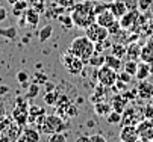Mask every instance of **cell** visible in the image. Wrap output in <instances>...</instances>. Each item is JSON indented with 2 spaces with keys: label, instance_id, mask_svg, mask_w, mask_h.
<instances>
[{
  "label": "cell",
  "instance_id": "41",
  "mask_svg": "<svg viewBox=\"0 0 153 142\" xmlns=\"http://www.w3.org/2000/svg\"><path fill=\"white\" fill-rule=\"evenodd\" d=\"M46 82H47V76H46V74H42V73H36V74L33 76V83L41 85V83H46Z\"/></svg>",
  "mask_w": 153,
  "mask_h": 142
},
{
  "label": "cell",
  "instance_id": "23",
  "mask_svg": "<svg viewBox=\"0 0 153 142\" xmlns=\"http://www.w3.org/2000/svg\"><path fill=\"white\" fill-rule=\"evenodd\" d=\"M150 76V68H149V64H146V62H141L138 64V70H137V74H135V77H137V80L140 82V80H147V77Z\"/></svg>",
  "mask_w": 153,
  "mask_h": 142
},
{
  "label": "cell",
  "instance_id": "43",
  "mask_svg": "<svg viewBox=\"0 0 153 142\" xmlns=\"http://www.w3.org/2000/svg\"><path fill=\"white\" fill-rule=\"evenodd\" d=\"M153 3V0H140L138 2V9L140 11H147Z\"/></svg>",
  "mask_w": 153,
  "mask_h": 142
},
{
  "label": "cell",
  "instance_id": "35",
  "mask_svg": "<svg viewBox=\"0 0 153 142\" xmlns=\"http://www.w3.org/2000/svg\"><path fill=\"white\" fill-rule=\"evenodd\" d=\"M49 142H68V141H67V136H65L62 132H59V133H53V135H50Z\"/></svg>",
  "mask_w": 153,
  "mask_h": 142
},
{
  "label": "cell",
  "instance_id": "42",
  "mask_svg": "<svg viewBox=\"0 0 153 142\" xmlns=\"http://www.w3.org/2000/svg\"><path fill=\"white\" fill-rule=\"evenodd\" d=\"M17 80L21 85H26V82L29 80V74L26 71H20V73H17Z\"/></svg>",
  "mask_w": 153,
  "mask_h": 142
},
{
  "label": "cell",
  "instance_id": "37",
  "mask_svg": "<svg viewBox=\"0 0 153 142\" xmlns=\"http://www.w3.org/2000/svg\"><path fill=\"white\" fill-rule=\"evenodd\" d=\"M120 29H121L120 21H118V20H115V21L108 27V32H109V35H117V33H120Z\"/></svg>",
  "mask_w": 153,
  "mask_h": 142
},
{
  "label": "cell",
  "instance_id": "48",
  "mask_svg": "<svg viewBox=\"0 0 153 142\" xmlns=\"http://www.w3.org/2000/svg\"><path fill=\"white\" fill-rule=\"evenodd\" d=\"M76 142H90V136L82 135V136H79V138L76 139Z\"/></svg>",
  "mask_w": 153,
  "mask_h": 142
},
{
  "label": "cell",
  "instance_id": "9",
  "mask_svg": "<svg viewBox=\"0 0 153 142\" xmlns=\"http://www.w3.org/2000/svg\"><path fill=\"white\" fill-rule=\"evenodd\" d=\"M140 17V9L137 8H132V9H129L121 18H118V21H120V26L121 29L124 30H129V29H132L137 23V20Z\"/></svg>",
  "mask_w": 153,
  "mask_h": 142
},
{
  "label": "cell",
  "instance_id": "21",
  "mask_svg": "<svg viewBox=\"0 0 153 142\" xmlns=\"http://www.w3.org/2000/svg\"><path fill=\"white\" fill-rule=\"evenodd\" d=\"M111 110H112L111 103H106V101H99V103H94V112L99 116H106Z\"/></svg>",
  "mask_w": 153,
  "mask_h": 142
},
{
  "label": "cell",
  "instance_id": "17",
  "mask_svg": "<svg viewBox=\"0 0 153 142\" xmlns=\"http://www.w3.org/2000/svg\"><path fill=\"white\" fill-rule=\"evenodd\" d=\"M38 141H39V130L32 127L25 129L18 138V142H38Z\"/></svg>",
  "mask_w": 153,
  "mask_h": 142
},
{
  "label": "cell",
  "instance_id": "34",
  "mask_svg": "<svg viewBox=\"0 0 153 142\" xmlns=\"http://www.w3.org/2000/svg\"><path fill=\"white\" fill-rule=\"evenodd\" d=\"M0 35L6 36L9 39H14L17 36V29L15 27H9V29H0Z\"/></svg>",
  "mask_w": 153,
  "mask_h": 142
},
{
  "label": "cell",
  "instance_id": "49",
  "mask_svg": "<svg viewBox=\"0 0 153 142\" xmlns=\"http://www.w3.org/2000/svg\"><path fill=\"white\" fill-rule=\"evenodd\" d=\"M3 116H5V109L0 106V119H3Z\"/></svg>",
  "mask_w": 153,
  "mask_h": 142
},
{
  "label": "cell",
  "instance_id": "50",
  "mask_svg": "<svg viewBox=\"0 0 153 142\" xmlns=\"http://www.w3.org/2000/svg\"><path fill=\"white\" fill-rule=\"evenodd\" d=\"M135 142H152V141H149V139H144V138H138Z\"/></svg>",
  "mask_w": 153,
  "mask_h": 142
},
{
  "label": "cell",
  "instance_id": "33",
  "mask_svg": "<svg viewBox=\"0 0 153 142\" xmlns=\"http://www.w3.org/2000/svg\"><path fill=\"white\" fill-rule=\"evenodd\" d=\"M106 121H108V124H118V123H121V113L111 110L106 115Z\"/></svg>",
  "mask_w": 153,
  "mask_h": 142
},
{
  "label": "cell",
  "instance_id": "3",
  "mask_svg": "<svg viewBox=\"0 0 153 142\" xmlns=\"http://www.w3.org/2000/svg\"><path fill=\"white\" fill-rule=\"evenodd\" d=\"M39 133H46V135H53V133H59L67 129V123L64 121V118H61L58 113L55 115H46L42 123L38 126Z\"/></svg>",
  "mask_w": 153,
  "mask_h": 142
},
{
  "label": "cell",
  "instance_id": "40",
  "mask_svg": "<svg viewBox=\"0 0 153 142\" xmlns=\"http://www.w3.org/2000/svg\"><path fill=\"white\" fill-rule=\"evenodd\" d=\"M132 77H134V76H130V74H129V73H126L124 70H123L121 73H118V79L121 80V82L127 83V85H129L130 82H132Z\"/></svg>",
  "mask_w": 153,
  "mask_h": 142
},
{
  "label": "cell",
  "instance_id": "24",
  "mask_svg": "<svg viewBox=\"0 0 153 142\" xmlns=\"http://www.w3.org/2000/svg\"><path fill=\"white\" fill-rule=\"evenodd\" d=\"M105 65H108V67L114 68L115 71H118V70H121V68H123V62H121V59L115 57L114 54H106Z\"/></svg>",
  "mask_w": 153,
  "mask_h": 142
},
{
  "label": "cell",
  "instance_id": "8",
  "mask_svg": "<svg viewBox=\"0 0 153 142\" xmlns=\"http://www.w3.org/2000/svg\"><path fill=\"white\" fill-rule=\"evenodd\" d=\"M12 119L20 126L25 127L29 121V107L25 101H18V104L15 106L14 112H12Z\"/></svg>",
  "mask_w": 153,
  "mask_h": 142
},
{
  "label": "cell",
  "instance_id": "20",
  "mask_svg": "<svg viewBox=\"0 0 153 142\" xmlns=\"http://www.w3.org/2000/svg\"><path fill=\"white\" fill-rule=\"evenodd\" d=\"M111 54H114L118 59H123L127 54V47L123 43H112L111 44Z\"/></svg>",
  "mask_w": 153,
  "mask_h": 142
},
{
  "label": "cell",
  "instance_id": "31",
  "mask_svg": "<svg viewBox=\"0 0 153 142\" xmlns=\"http://www.w3.org/2000/svg\"><path fill=\"white\" fill-rule=\"evenodd\" d=\"M52 33H53V27L49 24V26H46V27H42L41 30H39V33H38V38H39V41L41 43H46L47 39L52 36Z\"/></svg>",
  "mask_w": 153,
  "mask_h": 142
},
{
  "label": "cell",
  "instance_id": "6",
  "mask_svg": "<svg viewBox=\"0 0 153 142\" xmlns=\"http://www.w3.org/2000/svg\"><path fill=\"white\" fill-rule=\"evenodd\" d=\"M85 36L90 38L93 43H99V41H105V39H108L109 32H108L106 27H103V26H100L99 23L94 21L93 24H90L88 27L85 29Z\"/></svg>",
  "mask_w": 153,
  "mask_h": 142
},
{
  "label": "cell",
  "instance_id": "44",
  "mask_svg": "<svg viewBox=\"0 0 153 142\" xmlns=\"http://www.w3.org/2000/svg\"><path fill=\"white\" fill-rule=\"evenodd\" d=\"M144 118H147V119H152L153 121V104H147L146 107H144Z\"/></svg>",
  "mask_w": 153,
  "mask_h": 142
},
{
  "label": "cell",
  "instance_id": "29",
  "mask_svg": "<svg viewBox=\"0 0 153 142\" xmlns=\"http://www.w3.org/2000/svg\"><path fill=\"white\" fill-rule=\"evenodd\" d=\"M58 21H59V24L62 26V29H71V27L74 26L71 15H64V14H61V15H58Z\"/></svg>",
  "mask_w": 153,
  "mask_h": 142
},
{
  "label": "cell",
  "instance_id": "47",
  "mask_svg": "<svg viewBox=\"0 0 153 142\" xmlns=\"http://www.w3.org/2000/svg\"><path fill=\"white\" fill-rule=\"evenodd\" d=\"M6 17H8V11H6L3 6H0V23H2V21H5V20H6Z\"/></svg>",
  "mask_w": 153,
  "mask_h": 142
},
{
  "label": "cell",
  "instance_id": "36",
  "mask_svg": "<svg viewBox=\"0 0 153 142\" xmlns=\"http://www.w3.org/2000/svg\"><path fill=\"white\" fill-rule=\"evenodd\" d=\"M58 5L62 6L64 9H73L76 5V0H56Z\"/></svg>",
  "mask_w": 153,
  "mask_h": 142
},
{
  "label": "cell",
  "instance_id": "22",
  "mask_svg": "<svg viewBox=\"0 0 153 142\" xmlns=\"http://www.w3.org/2000/svg\"><path fill=\"white\" fill-rule=\"evenodd\" d=\"M105 59H106V56L103 54V53H97V52H94L93 53V56L86 60L91 67H94V68H100V67H103L105 65Z\"/></svg>",
  "mask_w": 153,
  "mask_h": 142
},
{
  "label": "cell",
  "instance_id": "46",
  "mask_svg": "<svg viewBox=\"0 0 153 142\" xmlns=\"http://www.w3.org/2000/svg\"><path fill=\"white\" fill-rule=\"evenodd\" d=\"M90 142H108L106 141V138L103 136V135H93V136H90Z\"/></svg>",
  "mask_w": 153,
  "mask_h": 142
},
{
  "label": "cell",
  "instance_id": "5",
  "mask_svg": "<svg viewBox=\"0 0 153 142\" xmlns=\"http://www.w3.org/2000/svg\"><path fill=\"white\" fill-rule=\"evenodd\" d=\"M97 80L100 85H103L106 88H112L118 80V71H115L114 68L108 67V65H103L97 71Z\"/></svg>",
  "mask_w": 153,
  "mask_h": 142
},
{
  "label": "cell",
  "instance_id": "14",
  "mask_svg": "<svg viewBox=\"0 0 153 142\" xmlns=\"http://www.w3.org/2000/svg\"><path fill=\"white\" fill-rule=\"evenodd\" d=\"M115 20H118V18L114 17V14L109 11V8H108L106 11H103V12H100V14L96 15V23H99L100 26H103V27H106V29L111 26Z\"/></svg>",
  "mask_w": 153,
  "mask_h": 142
},
{
  "label": "cell",
  "instance_id": "27",
  "mask_svg": "<svg viewBox=\"0 0 153 142\" xmlns=\"http://www.w3.org/2000/svg\"><path fill=\"white\" fill-rule=\"evenodd\" d=\"M41 115H46L44 109L38 107V106H30V107H29V123L35 124V121H36Z\"/></svg>",
  "mask_w": 153,
  "mask_h": 142
},
{
  "label": "cell",
  "instance_id": "11",
  "mask_svg": "<svg viewBox=\"0 0 153 142\" xmlns=\"http://www.w3.org/2000/svg\"><path fill=\"white\" fill-rule=\"evenodd\" d=\"M140 138L137 126H123L120 130V141L123 142H135Z\"/></svg>",
  "mask_w": 153,
  "mask_h": 142
},
{
  "label": "cell",
  "instance_id": "16",
  "mask_svg": "<svg viewBox=\"0 0 153 142\" xmlns=\"http://www.w3.org/2000/svg\"><path fill=\"white\" fill-rule=\"evenodd\" d=\"M140 60L146 64H152L153 62V38L141 47V53H140Z\"/></svg>",
  "mask_w": 153,
  "mask_h": 142
},
{
  "label": "cell",
  "instance_id": "13",
  "mask_svg": "<svg viewBox=\"0 0 153 142\" xmlns=\"http://www.w3.org/2000/svg\"><path fill=\"white\" fill-rule=\"evenodd\" d=\"M108 8H109V11L114 14L115 18H121L129 11V6L126 5L124 0H112V2L108 5Z\"/></svg>",
  "mask_w": 153,
  "mask_h": 142
},
{
  "label": "cell",
  "instance_id": "19",
  "mask_svg": "<svg viewBox=\"0 0 153 142\" xmlns=\"http://www.w3.org/2000/svg\"><path fill=\"white\" fill-rule=\"evenodd\" d=\"M106 86H103V85H100L99 83V86L94 89V92H93V95L90 97V100H91V103L94 104V103H99V101H106Z\"/></svg>",
  "mask_w": 153,
  "mask_h": 142
},
{
  "label": "cell",
  "instance_id": "28",
  "mask_svg": "<svg viewBox=\"0 0 153 142\" xmlns=\"http://www.w3.org/2000/svg\"><path fill=\"white\" fill-rule=\"evenodd\" d=\"M58 101H59V95L56 91H47L46 95H44V103L49 104V106H56L58 104Z\"/></svg>",
  "mask_w": 153,
  "mask_h": 142
},
{
  "label": "cell",
  "instance_id": "1",
  "mask_svg": "<svg viewBox=\"0 0 153 142\" xmlns=\"http://www.w3.org/2000/svg\"><path fill=\"white\" fill-rule=\"evenodd\" d=\"M96 2L93 0H85L82 3H76L71 9V18L76 27L86 29L90 24L96 21V12H94Z\"/></svg>",
  "mask_w": 153,
  "mask_h": 142
},
{
  "label": "cell",
  "instance_id": "4",
  "mask_svg": "<svg viewBox=\"0 0 153 142\" xmlns=\"http://www.w3.org/2000/svg\"><path fill=\"white\" fill-rule=\"evenodd\" d=\"M61 62H62L64 68L67 70L70 74H73V76L80 74L83 71V67H85V60H82L79 56H76L70 50H67L65 53L61 54Z\"/></svg>",
  "mask_w": 153,
  "mask_h": 142
},
{
  "label": "cell",
  "instance_id": "51",
  "mask_svg": "<svg viewBox=\"0 0 153 142\" xmlns=\"http://www.w3.org/2000/svg\"><path fill=\"white\" fill-rule=\"evenodd\" d=\"M149 68H150V76H152V74H153V62L149 64Z\"/></svg>",
  "mask_w": 153,
  "mask_h": 142
},
{
  "label": "cell",
  "instance_id": "15",
  "mask_svg": "<svg viewBox=\"0 0 153 142\" xmlns=\"http://www.w3.org/2000/svg\"><path fill=\"white\" fill-rule=\"evenodd\" d=\"M127 104H129V100H127L121 92H120V94H115V95L112 97V100H111L112 110H115V112H118V113H123L124 109L127 107Z\"/></svg>",
  "mask_w": 153,
  "mask_h": 142
},
{
  "label": "cell",
  "instance_id": "38",
  "mask_svg": "<svg viewBox=\"0 0 153 142\" xmlns=\"http://www.w3.org/2000/svg\"><path fill=\"white\" fill-rule=\"evenodd\" d=\"M38 91H39V85L38 83H32L29 86V92H27V98H35L38 95Z\"/></svg>",
  "mask_w": 153,
  "mask_h": 142
},
{
  "label": "cell",
  "instance_id": "2",
  "mask_svg": "<svg viewBox=\"0 0 153 142\" xmlns=\"http://www.w3.org/2000/svg\"><path fill=\"white\" fill-rule=\"evenodd\" d=\"M71 53H74L76 56H79L82 60H88L93 53L96 52L94 50V43L91 41L90 38H86V36H77L74 38L71 44H70V49H68Z\"/></svg>",
  "mask_w": 153,
  "mask_h": 142
},
{
  "label": "cell",
  "instance_id": "26",
  "mask_svg": "<svg viewBox=\"0 0 153 142\" xmlns=\"http://www.w3.org/2000/svg\"><path fill=\"white\" fill-rule=\"evenodd\" d=\"M27 8H29L27 0H18V2H15V3L12 5V12H14L15 17H20Z\"/></svg>",
  "mask_w": 153,
  "mask_h": 142
},
{
  "label": "cell",
  "instance_id": "45",
  "mask_svg": "<svg viewBox=\"0 0 153 142\" xmlns=\"http://www.w3.org/2000/svg\"><path fill=\"white\" fill-rule=\"evenodd\" d=\"M79 115V109H77V106L76 104H68V118H74V116H77Z\"/></svg>",
  "mask_w": 153,
  "mask_h": 142
},
{
  "label": "cell",
  "instance_id": "25",
  "mask_svg": "<svg viewBox=\"0 0 153 142\" xmlns=\"http://www.w3.org/2000/svg\"><path fill=\"white\" fill-rule=\"evenodd\" d=\"M140 53H141V44L140 43H134V44L129 46L126 56H127V59L137 60V59H140Z\"/></svg>",
  "mask_w": 153,
  "mask_h": 142
},
{
  "label": "cell",
  "instance_id": "53",
  "mask_svg": "<svg viewBox=\"0 0 153 142\" xmlns=\"http://www.w3.org/2000/svg\"><path fill=\"white\" fill-rule=\"evenodd\" d=\"M152 142H153V139H152Z\"/></svg>",
  "mask_w": 153,
  "mask_h": 142
},
{
  "label": "cell",
  "instance_id": "32",
  "mask_svg": "<svg viewBox=\"0 0 153 142\" xmlns=\"http://www.w3.org/2000/svg\"><path fill=\"white\" fill-rule=\"evenodd\" d=\"M27 3H29V6L33 8L36 12L44 14V11H46V3H44V0H27Z\"/></svg>",
  "mask_w": 153,
  "mask_h": 142
},
{
  "label": "cell",
  "instance_id": "52",
  "mask_svg": "<svg viewBox=\"0 0 153 142\" xmlns=\"http://www.w3.org/2000/svg\"><path fill=\"white\" fill-rule=\"evenodd\" d=\"M15 2H18V0H8V3H9V5H14Z\"/></svg>",
  "mask_w": 153,
  "mask_h": 142
},
{
  "label": "cell",
  "instance_id": "10",
  "mask_svg": "<svg viewBox=\"0 0 153 142\" xmlns=\"http://www.w3.org/2000/svg\"><path fill=\"white\" fill-rule=\"evenodd\" d=\"M137 130H138V135L140 138H144V139H149L152 141L153 139V121L152 119H141L140 123L137 124Z\"/></svg>",
  "mask_w": 153,
  "mask_h": 142
},
{
  "label": "cell",
  "instance_id": "54",
  "mask_svg": "<svg viewBox=\"0 0 153 142\" xmlns=\"http://www.w3.org/2000/svg\"><path fill=\"white\" fill-rule=\"evenodd\" d=\"M120 142H123V141H120Z\"/></svg>",
  "mask_w": 153,
  "mask_h": 142
},
{
  "label": "cell",
  "instance_id": "7",
  "mask_svg": "<svg viewBox=\"0 0 153 142\" xmlns=\"http://www.w3.org/2000/svg\"><path fill=\"white\" fill-rule=\"evenodd\" d=\"M141 119H144V113L138 112L135 107L129 106L121 113V124L123 126H137Z\"/></svg>",
  "mask_w": 153,
  "mask_h": 142
},
{
  "label": "cell",
  "instance_id": "12",
  "mask_svg": "<svg viewBox=\"0 0 153 142\" xmlns=\"http://www.w3.org/2000/svg\"><path fill=\"white\" fill-rule=\"evenodd\" d=\"M137 89H138V98L147 101L153 98V83L147 82V80H140Z\"/></svg>",
  "mask_w": 153,
  "mask_h": 142
},
{
  "label": "cell",
  "instance_id": "39",
  "mask_svg": "<svg viewBox=\"0 0 153 142\" xmlns=\"http://www.w3.org/2000/svg\"><path fill=\"white\" fill-rule=\"evenodd\" d=\"M129 101H132V100H135V98H138V89L135 88V89H130V91H124V92H121Z\"/></svg>",
  "mask_w": 153,
  "mask_h": 142
},
{
  "label": "cell",
  "instance_id": "30",
  "mask_svg": "<svg viewBox=\"0 0 153 142\" xmlns=\"http://www.w3.org/2000/svg\"><path fill=\"white\" fill-rule=\"evenodd\" d=\"M123 70L126 73H129L130 76H135L137 70H138V62H137V60H132V59H127V62L123 65Z\"/></svg>",
  "mask_w": 153,
  "mask_h": 142
},
{
  "label": "cell",
  "instance_id": "18",
  "mask_svg": "<svg viewBox=\"0 0 153 142\" xmlns=\"http://www.w3.org/2000/svg\"><path fill=\"white\" fill-rule=\"evenodd\" d=\"M25 21L30 26V27H36L38 26V23H39V12H36L33 8H27L26 11H25Z\"/></svg>",
  "mask_w": 153,
  "mask_h": 142
}]
</instances>
